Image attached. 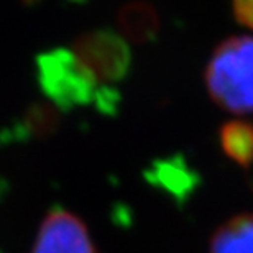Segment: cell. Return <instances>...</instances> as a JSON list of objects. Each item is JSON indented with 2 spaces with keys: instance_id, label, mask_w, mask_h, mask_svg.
<instances>
[{
  "instance_id": "cell-1",
  "label": "cell",
  "mask_w": 253,
  "mask_h": 253,
  "mask_svg": "<svg viewBox=\"0 0 253 253\" xmlns=\"http://www.w3.org/2000/svg\"><path fill=\"white\" fill-rule=\"evenodd\" d=\"M211 99L227 112H253V37H232L215 48L206 68Z\"/></svg>"
},
{
  "instance_id": "cell-2",
  "label": "cell",
  "mask_w": 253,
  "mask_h": 253,
  "mask_svg": "<svg viewBox=\"0 0 253 253\" xmlns=\"http://www.w3.org/2000/svg\"><path fill=\"white\" fill-rule=\"evenodd\" d=\"M38 84L56 109L85 107L100 99L97 78L69 49H51L37 58Z\"/></svg>"
},
{
  "instance_id": "cell-3",
  "label": "cell",
  "mask_w": 253,
  "mask_h": 253,
  "mask_svg": "<svg viewBox=\"0 0 253 253\" xmlns=\"http://www.w3.org/2000/svg\"><path fill=\"white\" fill-rule=\"evenodd\" d=\"M76 56L97 81L119 83L131 68V53L122 37L110 30H94L79 35L73 42Z\"/></svg>"
},
{
  "instance_id": "cell-4",
  "label": "cell",
  "mask_w": 253,
  "mask_h": 253,
  "mask_svg": "<svg viewBox=\"0 0 253 253\" xmlns=\"http://www.w3.org/2000/svg\"><path fill=\"white\" fill-rule=\"evenodd\" d=\"M32 253H97V249L83 219L56 207L40 225Z\"/></svg>"
},
{
  "instance_id": "cell-5",
  "label": "cell",
  "mask_w": 253,
  "mask_h": 253,
  "mask_svg": "<svg viewBox=\"0 0 253 253\" xmlns=\"http://www.w3.org/2000/svg\"><path fill=\"white\" fill-rule=\"evenodd\" d=\"M120 33L133 43L153 42L160 33V15L150 2L125 3L117 17Z\"/></svg>"
},
{
  "instance_id": "cell-6",
  "label": "cell",
  "mask_w": 253,
  "mask_h": 253,
  "mask_svg": "<svg viewBox=\"0 0 253 253\" xmlns=\"http://www.w3.org/2000/svg\"><path fill=\"white\" fill-rule=\"evenodd\" d=\"M209 253H253V212L234 215L214 232Z\"/></svg>"
},
{
  "instance_id": "cell-7",
  "label": "cell",
  "mask_w": 253,
  "mask_h": 253,
  "mask_svg": "<svg viewBox=\"0 0 253 253\" xmlns=\"http://www.w3.org/2000/svg\"><path fill=\"white\" fill-rule=\"evenodd\" d=\"M219 143L229 160L242 168L253 165V124L247 120H230L220 126Z\"/></svg>"
},
{
  "instance_id": "cell-8",
  "label": "cell",
  "mask_w": 253,
  "mask_h": 253,
  "mask_svg": "<svg viewBox=\"0 0 253 253\" xmlns=\"http://www.w3.org/2000/svg\"><path fill=\"white\" fill-rule=\"evenodd\" d=\"M58 122V109L54 105H35L27 117V124H30L33 133H51L56 130Z\"/></svg>"
},
{
  "instance_id": "cell-9",
  "label": "cell",
  "mask_w": 253,
  "mask_h": 253,
  "mask_svg": "<svg viewBox=\"0 0 253 253\" xmlns=\"http://www.w3.org/2000/svg\"><path fill=\"white\" fill-rule=\"evenodd\" d=\"M237 22L253 30V0H232Z\"/></svg>"
},
{
  "instance_id": "cell-10",
  "label": "cell",
  "mask_w": 253,
  "mask_h": 253,
  "mask_svg": "<svg viewBox=\"0 0 253 253\" xmlns=\"http://www.w3.org/2000/svg\"><path fill=\"white\" fill-rule=\"evenodd\" d=\"M69 2H76V3H83V2H85V0H69Z\"/></svg>"
}]
</instances>
